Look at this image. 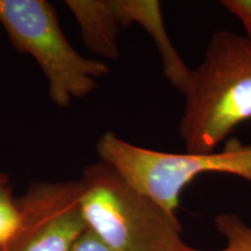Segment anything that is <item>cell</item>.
<instances>
[{"label": "cell", "mask_w": 251, "mask_h": 251, "mask_svg": "<svg viewBox=\"0 0 251 251\" xmlns=\"http://www.w3.org/2000/svg\"><path fill=\"white\" fill-rule=\"evenodd\" d=\"M179 135L188 152H213L251 119V42L228 29L216 30L201 62L191 70Z\"/></svg>", "instance_id": "1"}, {"label": "cell", "mask_w": 251, "mask_h": 251, "mask_svg": "<svg viewBox=\"0 0 251 251\" xmlns=\"http://www.w3.org/2000/svg\"><path fill=\"white\" fill-rule=\"evenodd\" d=\"M97 151L128 186L176 218L184 188L198 176L231 175L251 183V144L236 139L221 151L176 153L135 146L107 131L100 136Z\"/></svg>", "instance_id": "2"}, {"label": "cell", "mask_w": 251, "mask_h": 251, "mask_svg": "<svg viewBox=\"0 0 251 251\" xmlns=\"http://www.w3.org/2000/svg\"><path fill=\"white\" fill-rule=\"evenodd\" d=\"M81 181L87 229L113 251H190L178 218L128 186L105 163L90 165Z\"/></svg>", "instance_id": "3"}, {"label": "cell", "mask_w": 251, "mask_h": 251, "mask_svg": "<svg viewBox=\"0 0 251 251\" xmlns=\"http://www.w3.org/2000/svg\"><path fill=\"white\" fill-rule=\"evenodd\" d=\"M0 24L14 48L40 65L50 99L58 107L90 94L97 79L109 72L105 62L84 57L72 48L46 0H0Z\"/></svg>", "instance_id": "4"}, {"label": "cell", "mask_w": 251, "mask_h": 251, "mask_svg": "<svg viewBox=\"0 0 251 251\" xmlns=\"http://www.w3.org/2000/svg\"><path fill=\"white\" fill-rule=\"evenodd\" d=\"M81 181L37 183L18 201L24 226L8 251H71L87 230Z\"/></svg>", "instance_id": "5"}, {"label": "cell", "mask_w": 251, "mask_h": 251, "mask_svg": "<svg viewBox=\"0 0 251 251\" xmlns=\"http://www.w3.org/2000/svg\"><path fill=\"white\" fill-rule=\"evenodd\" d=\"M112 2L121 28L137 24L149 34L161 56L166 80L183 93L192 69L184 62L169 36L161 2L155 0H112Z\"/></svg>", "instance_id": "6"}, {"label": "cell", "mask_w": 251, "mask_h": 251, "mask_svg": "<svg viewBox=\"0 0 251 251\" xmlns=\"http://www.w3.org/2000/svg\"><path fill=\"white\" fill-rule=\"evenodd\" d=\"M65 4L76 18L87 48L106 59L119 58L118 35L122 28L112 0H67Z\"/></svg>", "instance_id": "7"}, {"label": "cell", "mask_w": 251, "mask_h": 251, "mask_svg": "<svg viewBox=\"0 0 251 251\" xmlns=\"http://www.w3.org/2000/svg\"><path fill=\"white\" fill-rule=\"evenodd\" d=\"M24 226V215L18 199L13 197L9 178L0 175V251H8Z\"/></svg>", "instance_id": "8"}, {"label": "cell", "mask_w": 251, "mask_h": 251, "mask_svg": "<svg viewBox=\"0 0 251 251\" xmlns=\"http://www.w3.org/2000/svg\"><path fill=\"white\" fill-rule=\"evenodd\" d=\"M215 229L226 240L225 248L212 251H251V227L235 213H222L214 218ZM190 251L200 250L192 247Z\"/></svg>", "instance_id": "9"}, {"label": "cell", "mask_w": 251, "mask_h": 251, "mask_svg": "<svg viewBox=\"0 0 251 251\" xmlns=\"http://www.w3.org/2000/svg\"><path fill=\"white\" fill-rule=\"evenodd\" d=\"M224 8L238 19L246 31V36L251 42V0H224Z\"/></svg>", "instance_id": "10"}, {"label": "cell", "mask_w": 251, "mask_h": 251, "mask_svg": "<svg viewBox=\"0 0 251 251\" xmlns=\"http://www.w3.org/2000/svg\"><path fill=\"white\" fill-rule=\"evenodd\" d=\"M71 251H113L89 229L79 237Z\"/></svg>", "instance_id": "11"}]
</instances>
